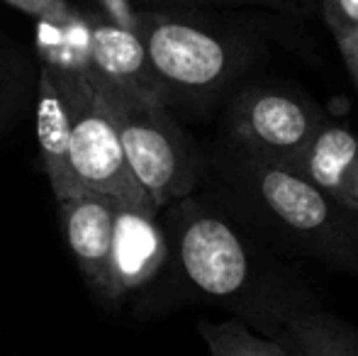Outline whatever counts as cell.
I'll return each instance as SVG.
<instances>
[{
    "label": "cell",
    "mask_w": 358,
    "mask_h": 356,
    "mask_svg": "<svg viewBox=\"0 0 358 356\" xmlns=\"http://www.w3.org/2000/svg\"><path fill=\"white\" fill-rule=\"evenodd\" d=\"M52 73L71 108V171L76 195L98 193L124 205L159 210L129 169L117 124L93 76L54 69Z\"/></svg>",
    "instance_id": "cell-5"
},
{
    "label": "cell",
    "mask_w": 358,
    "mask_h": 356,
    "mask_svg": "<svg viewBox=\"0 0 358 356\" xmlns=\"http://www.w3.org/2000/svg\"><path fill=\"white\" fill-rule=\"evenodd\" d=\"M171 262L183 285L231 318L278 337L295 315L317 303L300 278L271 259L217 203L188 198L169 205Z\"/></svg>",
    "instance_id": "cell-1"
},
{
    "label": "cell",
    "mask_w": 358,
    "mask_h": 356,
    "mask_svg": "<svg viewBox=\"0 0 358 356\" xmlns=\"http://www.w3.org/2000/svg\"><path fill=\"white\" fill-rule=\"evenodd\" d=\"M171 262V239L159 210L120 203L110 257V300L149 285Z\"/></svg>",
    "instance_id": "cell-7"
},
{
    "label": "cell",
    "mask_w": 358,
    "mask_h": 356,
    "mask_svg": "<svg viewBox=\"0 0 358 356\" xmlns=\"http://www.w3.org/2000/svg\"><path fill=\"white\" fill-rule=\"evenodd\" d=\"M198 332L210 356H295L283 337H271L236 318L200 320Z\"/></svg>",
    "instance_id": "cell-14"
},
{
    "label": "cell",
    "mask_w": 358,
    "mask_h": 356,
    "mask_svg": "<svg viewBox=\"0 0 358 356\" xmlns=\"http://www.w3.org/2000/svg\"><path fill=\"white\" fill-rule=\"evenodd\" d=\"M278 337L295 356H358V329L317 308L295 315Z\"/></svg>",
    "instance_id": "cell-12"
},
{
    "label": "cell",
    "mask_w": 358,
    "mask_h": 356,
    "mask_svg": "<svg viewBox=\"0 0 358 356\" xmlns=\"http://www.w3.org/2000/svg\"><path fill=\"white\" fill-rule=\"evenodd\" d=\"M320 15H322V20H324L327 29H329L331 39H334L336 49H339L344 69L358 93V24L339 17L336 13H329V10H320Z\"/></svg>",
    "instance_id": "cell-16"
},
{
    "label": "cell",
    "mask_w": 358,
    "mask_h": 356,
    "mask_svg": "<svg viewBox=\"0 0 358 356\" xmlns=\"http://www.w3.org/2000/svg\"><path fill=\"white\" fill-rule=\"evenodd\" d=\"M37 52L42 66L64 73H90V20L73 15L69 20H39Z\"/></svg>",
    "instance_id": "cell-13"
},
{
    "label": "cell",
    "mask_w": 358,
    "mask_h": 356,
    "mask_svg": "<svg viewBox=\"0 0 358 356\" xmlns=\"http://www.w3.org/2000/svg\"><path fill=\"white\" fill-rule=\"evenodd\" d=\"M137 10H217V8H261L275 13H305L300 0H134Z\"/></svg>",
    "instance_id": "cell-15"
},
{
    "label": "cell",
    "mask_w": 358,
    "mask_h": 356,
    "mask_svg": "<svg viewBox=\"0 0 358 356\" xmlns=\"http://www.w3.org/2000/svg\"><path fill=\"white\" fill-rule=\"evenodd\" d=\"M120 203L108 195L83 193L59 203L62 227L85 283L110 300V257Z\"/></svg>",
    "instance_id": "cell-8"
},
{
    "label": "cell",
    "mask_w": 358,
    "mask_h": 356,
    "mask_svg": "<svg viewBox=\"0 0 358 356\" xmlns=\"http://www.w3.org/2000/svg\"><path fill=\"white\" fill-rule=\"evenodd\" d=\"M90 76L115 118L129 169L156 208L193 195L203 180L205 162L193 139L171 118L169 105L113 86L93 71Z\"/></svg>",
    "instance_id": "cell-4"
},
{
    "label": "cell",
    "mask_w": 358,
    "mask_h": 356,
    "mask_svg": "<svg viewBox=\"0 0 358 356\" xmlns=\"http://www.w3.org/2000/svg\"><path fill=\"white\" fill-rule=\"evenodd\" d=\"M71 134L73 120L69 100L64 98L52 69L42 66L37 81V142L42 169L47 173L57 203L76 195L71 171Z\"/></svg>",
    "instance_id": "cell-11"
},
{
    "label": "cell",
    "mask_w": 358,
    "mask_h": 356,
    "mask_svg": "<svg viewBox=\"0 0 358 356\" xmlns=\"http://www.w3.org/2000/svg\"><path fill=\"white\" fill-rule=\"evenodd\" d=\"M217 171L239 213L292 249L358 273V218L280 159L224 144Z\"/></svg>",
    "instance_id": "cell-2"
},
{
    "label": "cell",
    "mask_w": 358,
    "mask_h": 356,
    "mask_svg": "<svg viewBox=\"0 0 358 356\" xmlns=\"http://www.w3.org/2000/svg\"><path fill=\"white\" fill-rule=\"evenodd\" d=\"M90 20V57L93 73L142 98L166 103L164 88L151 69L149 54L137 29L124 27L110 17ZM169 105V103H166Z\"/></svg>",
    "instance_id": "cell-9"
},
{
    "label": "cell",
    "mask_w": 358,
    "mask_h": 356,
    "mask_svg": "<svg viewBox=\"0 0 358 356\" xmlns=\"http://www.w3.org/2000/svg\"><path fill=\"white\" fill-rule=\"evenodd\" d=\"M134 29L169 105L213 103L259 57V44L246 29L198 10H137Z\"/></svg>",
    "instance_id": "cell-3"
},
{
    "label": "cell",
    "mask_w": 358,
    "mask_h": 356,
    "mask_svg": "<svg viewBox=\"0 0 358 356\" xmlns=\"http://www.w3.org/2000/svg\"><path fill=\"white\" fill-rule=\"evenodd\" d=\"M317 10H329V13H336L339 17L358 24V0H320Z\"/></svg>",
    "instance_id": "cell-19"
},
{
    "label": "cell",
    "mask_w": 358,
    "mask_h": 356,
    "mask_svg": "<svg viewBox=\"0 0 358 356\" xmlns=\"http://www.w3.org/2000/svg\"><path fill=\"white\" fill-rule=\"evenodd\" d=\"M8 3L39 20H69L78 15L66 0H8Z\"/></svg>",
    "instance_id": "cell-17"
},
{
    "label": "cell",
    "mask_w": 358,
    "mask_h": 356,
    "mask_svg": "<svg viewBox=\"0 0 358 356\" xmlns=\"http://www.w3.org/2000/svg\"><path fill=\"white\" fill-rule=\"evenodd\" d=\"M302 8H305V13H312V10L320 8V0H300Z\"/></svg>",
    "instance_id": "cell-20"
},
{
    "label": "cell",
    "mask_w": 358,
    "mask_h": 356,
    "mask_svg": "<svg viewBox=\"0 0 358 356\" xmlns=\"http://www.w3.org/2000/svg\"><path fill=\"white\" fill-rule=\"evenodd\" d=\"M103 5L108 10L110 20L134 29V15H137V10L132 8V0H103Z\"/></svg>",
    "instance_id": "cell-18"
},
{
    "label": "cell",
    "mask_w": 358,
    "mask_h": 356,
    "mask_svg": "<svg viewBox=\"0 0 358 356\" xmlns=\"http://www.w3.org/2000/svg\"><path fill=\"white\" fill-rule=\"evenodd\" d=\"M324 122L320 108L305 95L251 83L227 108V144L239 152L295 162Z\"/></svg>",
    "instance_id": "cell-6"
},
{
    "label": "cell",
    "mask_w": 358,
    "mask_h": 356,
    "mask_svg": "<svg viewBox=\"0 0 358 356\" xmlns=\"http://www.w3.org/2000/svg\"><path fill=\"white\" fill-rule=\"evenodd\" d=\"M292 164L339 208L358 218V134L324 122Z\"/></svg>",
    "instance_id": "cell-10"
}]
</instances>
